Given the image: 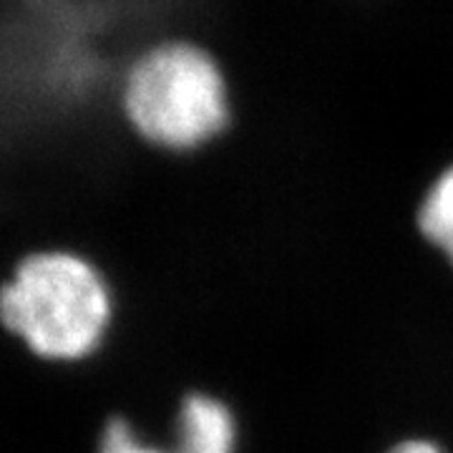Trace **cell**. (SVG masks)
Returning a JSON list of instances; mask_svg holds the SVG:
<instances>
[{
    "instance_id": "1",
    "label": "cell",
    "mask_w": 453,
    "mask_h": 453,
    "mask_svg": "<svg viewBox=\"0 0 453 453\" xmlns=\"http://www.w3.org/2000/svg\"><path fill=\"white\" fill-rule=\"evenodd\" d=\"M127 129L149 149L196 154L234 121V96L217 53L187 35L154 38L129 53L116 81Z\"/></svg>"
},
{
    "instance_id": "2",
    "label": "cell",
    "mask_w": 453,
    "mask_h": 453,
    "mask_svg": "<svg viewBox=\"0 0 453 453\" xmlns=\"http://www.w3.org/2000/svg\"><path fill=\"white\" fill-rule=\"evenodd\" d=\"M0 323L38 360L83 365L111 338L116 292L91 257L68 247H41L0 288Z\"/></svg>"
},
{
    "instance_id": "3",
    "label": "cell",
    "mask_w": 453,
    "mask_h": 453,
    "mask_svg": "<svg viewBox=\"0 0 453 453\" xmlns=\"http://www.w3.org/2000/svg\"><path fill=\"white\" fill-rule=\"evenodd\" d=\"M172 453H240V421L225 398L192 390L169 431Z\"/></svg>"
},
{
    "instance_id": "4",
    "label": "cell",
    "mask_w": 453,
    "mask_h": 453,
    "mask_svg": "<svg viewBox=\"0 0 453 453\" xmlns=\"http://www.w3.org/2000/svg\"><path fill=\"white\" fill-rule=\"evenodd\" d=\"M416 225L423 240L453 267V164L428 187L416 214Z\"/></svg>"
},
{
    "instance_id": "5",
    "label": "cell",
    "mask_w": 453,
    "mask_h": 453,
    "mask_svg": "<svg viewBox=\"0 0 453 453\" xmlns=\"http://www.w3.org/2000/svg\"><path fill=\"white\" fill-rule=\"evenodd\" d=\"M96 453H172L169 443L154 441L127 416H111L98 434Z\"/></svg>"
},
{
    "instance_id": "6",
    "label": "cell",
    "mask_w": 453,
    "mask_h": 453,
    "mask_svg": "<svg viewBox=\"0 0 453 453\" xmlns=\"http://www.w3.org/2000/svg\"><path fill=\"white\" fill-rule=\"evenodd\" d=\"M388 453H446L436 441H428V438H408L395 443Z\"/></svg>"
}]
</instances>
